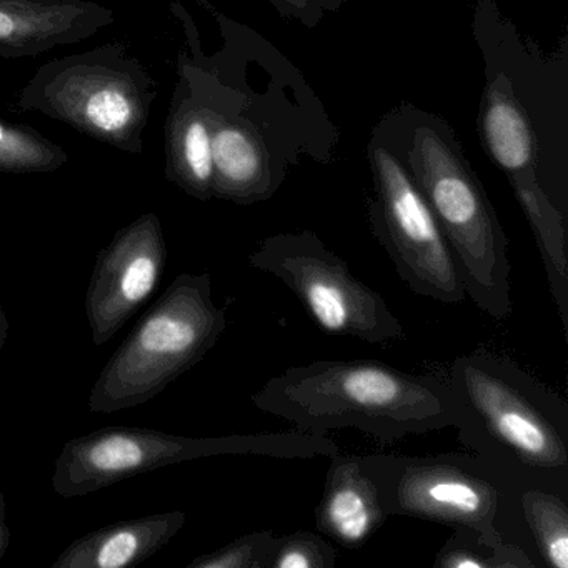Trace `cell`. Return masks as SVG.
Returning a JSON list of instances; mask_svg holds the SVG:
<instances>
[{
    "mask_svg": "<svg viewBox=\"0 0 568 568\" xmlns=\"http://www.w3.org/2000/svg\"><path fill=\"white\" fill-rule=\"evenodd\" d=\"M388 514L505 538L517 485L477 455H381Z\"/></svg>",
    "mask_w": 568,
    "mask_h": 568,
    "instance_id": "obj_8",
    "label": "cell"
},
{
    "mask_svg": "<svg viewBox=\"0 0 568 568\" xmlns=\"http://www.w3.org/2000/svg\"><path fill=\"white\" fill-rule=\"evenodd\" d=\"M61 145L31 125L0 118V174H49L68 164Z\"/></svg>",
    "mask_w": 568,
    "mask_h": 568,
    "instance_id": "obj_18",
    "label": "cell"
},
{
    "mask_svg": "<svg viewBox=\"0 0 568 568\" xmlns=\"http://www.w3.org/2000/svg\"><path fill=\"white\" fill-rule=\"evenodd\" d=\"M227 328L212 277L178 275L112 354L92 385L89 410L115 414L148 404L204 361Z\"/></svg>",
    "mask_w": 568,
    "mask_h": 568,
    "instance_id": "obj_4",
    "label": "cell"
},
{
    "mask_svg": "<svg viewBox=\"0 0 568 568\" xmlns=\"http://www.w3.org/2000/svg\"><path fill=\"white\" fill-rule=\"evenodd\" d=\"M168 264V242L159 215L148 212L115 232L95 257L85 294L92 342L108 344L151 297Z\"/></svg>",
    "mask_w": 568,
    "mask_h": 568,
    "instance_id": "obj_10",
    "label": "cell"
},
{
    "mask_svg": "<svg viewBox=\"0 0 568 568\" xmlns=\"http://www.w3.org/2000/svg\"><path fill=\"white\" fill-rule=\"evenodd\" d=\"M248 265L278 278L325 334L374 345L407 337L387 301L358 281L315 232L268 235L248 255Z\"/></svg>",
    "mask_w": 568,
    "mask_h": 568,
    "instance_id": "obj_7",
    "label": "cell"
},
{
    "mask_svg": "<svg viewBox=\"0 0 568 568\" xmlns=\"http://www.w3.org/2000/svg\"><path fill=\"white\" fill-rule=\"evenodd\" d=\"M252 404L307 434L357 428L387 444L454 427L447 378L378 361L295 365L265 382Z\"/></svg>",
    "mask_w": 568,
    "mask_h": 568,
    "instance_id": "obj_2",
    "label": "cell"
},
{
    "mask_svg": "<svg viewBox=\"0 0 568 568\" xmlns=\"http://www.w3.org/2000/svg\"><path fill=\"white\" fill-rule=\"evenodd\" d=\"M181 510L144 515L89 531L59 554L52 568H129L154 557L184 528Z\"/></svg>",
    "mask_w": 568,
    "mask_h": 568,
    "instance_id": "obj_15",
    "label": "cell"
},
{
    "mask_svg": "<svg viewBox=\"0 0 568 568\" xmlns=\"http://www.w3.org/2000/svg\"><path fill=\"white\" fill-rule=\"evenodd\" d=\"M225 109L224 91L214 75L181 55L165 121V179L197 201L214 199L212 131Z\"/></svg>",
    "mask_w": 568,
    "mask_h": 568,
    "instance_id": "obj_11",
    "label": "cell"
},
{
    "mask_svg": "<svg viewBox=\"0 0 568 568\" xmlns=\"http://www.w3.org/2000/svg\"><path fill=\"white\" fill-rule=\"evenodd\" d=\"M114 21L112 9L92 0H0V59L79 44Z\"/></svg>",
    "mask_w": 568,
    "mask_h": 568,
    "instance_id": "obj_13",
    "label": "cell"
},
{
    "mask_svg": "<svg viewBox=\"0 0 568 568\" xmlns=\"http://www.w3.org/2000/svg\"><path fill=\"white\" fill-rule=\"evenodd\" d=\"M445 378L465 448L518 488L568 495V404L561 395L484 348L458 355Z\"/></svg>",
    "mask_w": 568,
    "mask_h": 568,
    "instance_id": "obj_1",
    "label": "cell"
},
{
    "mask_svg": "<svg viewBox=\"0 0 568 568\" xmlns=\"http://www.w3.org/2000/svg\"><path fill=\"white\" fill-rule=\"evenodd\" d=\"M341 452L327 435L307 432L189 437L141 427H105L65 442L55 458L52 488L62 498L85 497L128 478L168 465L222 455H251L277 460L334 457Z\"/></svg>",
    "mask_w": 568,
    "mask_h": 568,
    "instance_id": "obj_5",
    "label": "cell"
},
{
    "mask_svg": "<svg viewBox=\"0 0 568 568\" xmlns=\"http://www.w3.org/2000/svg\"><path fill=\"white\" fill-rule=\"evenodd\" d=\"M9 545H11V528L8 525V501H6V495L0 491V561L8 554Z\"/></svg>",
    "mask_w": 568,
    "mask_h": 568,
    "instance_id": "obj_23",
    "label": "cell"
},
{
    "mask_svg": "<svg viewBox=\"0 0 568 568\" xmlns=\"http://www.w3.org/2000/svg\"><path fill=\"white\" fill-rule=\"evenodd\" d=\"M268 2L277 9L278 14L295 19L308 29H314L324 16L317 0H268Z\"/></svg>",
    "mask_w": 568,
    "mask_h": 568,
    "instance_id": "obj_22",
    "label": "cell"
},
{
    "mask_svg": "<svg viewBox=\"0 0 568 568\" xmlns=\"http://www.w3.org/2000/svg\"><path fill=\"white\" fill-rule=\"evenodd\" d=\"M212 169L214 197L239 205L267 201L281 182L255 125L231 108L219 115L212 131Z\"/></svg>",
    "mask_w": 568,
    "mask_h": 568,
    "instance_id": "obj_14",
    "label": "cell"
},
{
    "mask_svg": "<svg viewBox=\"0 0 568 568\" xmlns=\"http://www.w3.org/2000/svg\"><path fill=\"white\" fill-rule=\"evenodd\" d=\"M158 82L128 45L112 41L52 59L22 88L18 108L41 112L101 144L144 152Z\"/></svg>",
    "mask_w": 568,
    "mask_h": 568,
    "instance_id": "obj_6",
    "label": "cell"
},
{
    "mask_svg": "<svg viewBox=\"0 0 568 568\" xmlns=\"http://www.w3.org/2000/svg\"><path fill=\"white\" fill-rule=\"evenodd\" d=\"M412 122L405 168L450 247L465 295L488 317L505 321L511 265L504 225L452 129L424 112Z\"/></svg>",
    "mask_w": 568,
    "mask_h": 568,
    "instance_id": "obj_3",
    "label": "cell"
},
{
    "mask_svg": "<svg viewBox=\"0 0 568 568\" xmlns=\"http://www.w3.org/2000/svg\"><path fill=\"white\" fill-rule=\"evenodd\" d=\"M318 6H321L322 11L324 12H335L342 8L345 0H317Z\"/></svg>",
    "mask_w": 568,
    "mask_h": 568,
    "instance_id": "obj_25",
    "label": "cell"
},
{
    "mask_svg": "<svg viewBox=\"0 0 568 568\" xmlns=\"http://www.w3.org/2000/svg\"><path fill=\"white\" fill-rule=\"evenodd\" d=\"M390 517L381 455L331 457L324 490L315 510L318 534L345 548L367 544Z\"/></svg>",
    "mask_w": 568,
    "mask_h": 568,
    "instance_id": "obj_12",
    "label": "cell"
},
{
    "mask_svg": "<svg viewBox=\"0 0 568 568\" xmlns=\"http://www.w3.org/2000/svg\"><path fill=\"white\" fill-rule=\"evenodd\" d=\"M515 508L541 561L550 568H568V495L550 488L521 487Z\"/></svg>",
    "mask_w": 568,
    "mask_h": 568,
    "instance_id": "obj_17",
    "label": "cell"
},
{
    "mask_svg": "<svg viewBox=\"0 0 568 568\" xmlns=\"http://www.w3.org/2000/svg\"><path fill=\"white\" fill-rule=\"evenodd\" d=\"M524 547L507 538H488L468 530H454L435 557L434 568H534Z\"/></svg>",
    "mask_w": 568,
    "mask_h": 568,
    "instance_id": "obj_19",
    "label": "cell"
},
{
    "mask_svg": "<svg viewBox=\"0 0 568 568\" xmlns=\"http://www.w3.org/2000/svg\"><path fill=\"white\" fill-rule=\"evenodd\" d=\"M338 554L325 535L312 530L275 537L268 568H334Z\"/></svg>",
    "mask_w": 568,
    "mask_h": 568,
    "instance_id": "obj_20",
    "label": "cell"
},
{
    "mask_svg": "<svg viewBox=\"0 0 568 568\" xmlns=\"http://www.w3.org/2000/svg\"><path fill=\"white\" fill-rule=\"evenodd\" d=\"M478 129L485 151L508 181L537 179L538 144L534 125L505 75H498L485 89Z\"/></svg>",
    "mask_w": 568,
    "mask_h": 568,
    "instance_id": "obj_16",
    "label": "cell"
},
{
    "mask_svg": "<svg viewBox=\"0 0 568 568\" xmlns=\"http://www.w3.org/2000/svg\"><path fill=\"white\" fill-rule=\"evenodd\" d=\"M274 544V531H251L211 554L194 558L187 568H268Z\"/></svg>",
    "mask_w": 568,
    "mask_h": 568,
    "instance_id": "obj_21",
    "label": "cell"
},
{
    "mask_svg": "<svg viewBox=\"0 0 568 568\" xmlns=\"http://www.w3.org/2000/svg\"><path fill=\"white\" fill-rule=\"evenodd\" d=\"M9 338V318L6 315L4 305L0 301V358H2V352H4L6 344Z\"/></svg>",
    "mask_w": 568,
    "mask_h": 568,
    "instance_id": "obj_24",
    "label": "cell"
},
{
    "mask_svg": "<svg viewBox=\"0 0 568 568\" xmlns=\"http://www.w3.org/2000/svg\"><path fill=\"white\" fill-rule=\"evenodd\" d=\"M368 162L375 187L368 224L398 277L420 297L462 304L467 295L454 255L404 161L374 138Z\"/></svg>",
    "mask_w": 568,
    "mask_h": 568,
    "instance_id": "obj_9",
    "label": "cell"
}]
</instances>
